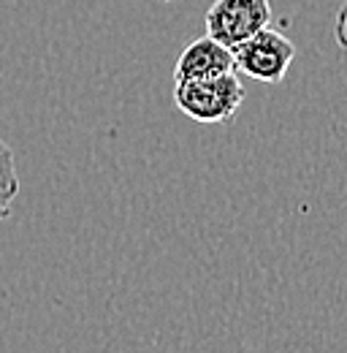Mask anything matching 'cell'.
Wrapping results in <instances>:
<instances>
[{
    "label": "cell",
    "instance_id": "obj_1",
    "mask_svg": "<svg viewBox=\"0 0 347 353\" xmlns=\"http://www.w3.org/2000/svg\"><path fill=\"white\" fill-rule=\"evenodd\" d=\"M244 101V88L236 71L212 77V79H193L174 85V103L176 109L201 125H220L236 117Z\"/></svg>",
    "mask_w": 347,
    "mask_h": 353
},
{
    "label": "cell",
    "instance_id": "obj_2",
    "mask_svg": "<svg viewBox=\"0 0 347 353\" xmlns=\"http://www.w3.org/2000/svg\"><path fill=\"white\" fill-rule=\"evenodd\" d=\"M231 52L233 68L263 85H280L296 60V46L271 28L258 30L253 39H247Z\"/></svg>",
    "mask_w": 347,
    "mask_h": 353
},
{
    "label": "cell",
    "instance_id": "obj_3",
    "mask_svg": "<svg viewBox=\"0 0 347 353\" xmlns=\"http://www.w3.org/2000/svg\"><path fill=\"white\" fill-rule=\"evenodd\" d=\"M271 17L274 14L269 0H215L204 17V25L209 39L236 49L258 30L269 28Z\"/></svg>",
    "mask_w": 347,
    "mask_h": 353
},
{
    "label": "cell",
    "instance_id": "obj_4",
    "mask_svg": "<svg viewBox=\"0 0 347 353\" xmlns=\"http://www.w3.org/2000/svg\"><path fill=\"white\" fill-rule=\"evenodd\" d=\"M233 68V52L220 41L201 36L185 46L174 65V82H193V79H212L231 74Z\"/></svg>",
    "mask_w": 347,
    "mask_h": 353
},
{
    "label": "cell",
    "instance_id": "obj_5",
    "mask_svg": "<svg viewBox=\"0 0 347 353\" xmlns=\"http://www.w3.org/2000/svg\"><path fill=\"white\" fill-rule=\"evenodd\" d=\"M17 196H19V174L14 163V150L0 139V223L8 221Z\"/></svg>",
    "mask_w": 347,
    "mask_h": 353
},
{
    "label": "cell",
    "instance_id": "obj_6",
    "mask_svg": "<svg viewBox=\"0 0 347 353\" xmlns=\"http://www.w3.org/2000/svg\"><path fill=\"white\" fill-rule=\"evenodd\" d=\"M334 41L347 54V0L339 6L337 17H334Z\"/></svg>",
    "mask_w": 347,
    "mask_h": 353
}]
</instances>
